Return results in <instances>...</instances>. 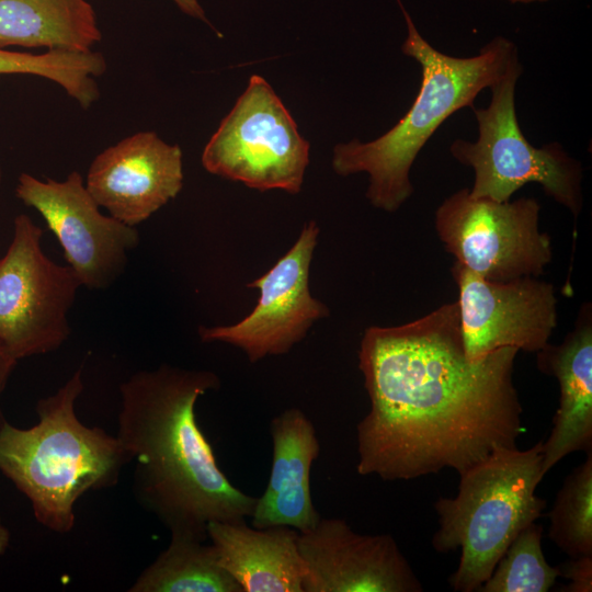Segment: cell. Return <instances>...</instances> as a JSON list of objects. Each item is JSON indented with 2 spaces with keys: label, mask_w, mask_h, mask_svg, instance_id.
I'll list each match as a JSON object with an SVG mask.
<instances>
[{
  "label": "cell",
  "mask_w": 592,
  "mask_h": 592,
  "mask_svg": "<svg viewBox=\"0 0 592 592\" xmlns=\"http://www.w3.org/2000/svg\"><path fill=\"white\" fill-rule=\"evenodd\" d=\"M519 350L468 358L457 301L396 327H369L358 368L371 400L357 424V473L410 480L458 474L498 447H516L522 406L513 384Z\"/></svg>",
  "instance_id": "6da1fadb"
},
{
  "label": "cell",
  "mask_w": 592,
  "mask_h": 592,
  "mask_svg": "<svg viewBox=\"0 0 592 592\" xmlns=\"http://www.w3.org/2000/svg\"><path fill=\"white\" fill-rule=\"evenodd\" d=\"M18 360L0 342V430L7 422L1 409V396L5 389L7 383L12 374Z\"/></svg>",
  "instance_id": "cb8c5ba5"
},
{
  "label": "cell",
  "mask_w": 592,
  "mask_h": 592,
  "mask_svg": "<svg viewBox=\"0 0 592 592\" xmlns=\"http://www.w3.org/2000/svg\"><path fill=\"white\" fill-rule=\"evenodd\" d=\"M207 537L219 565L243 592H304L307 570L296 530L250 527L246 520L212 521Z\"/></svg>",
  "instance_id": "e0dca14e"
},
{
  "label": "cell",
  "mask_w": 592,
  "mask_h": 592,
  "mask_svg": "<svg viewBox=\"0 0 592 592\" xmlns=\"http://www.w3.org/2000/svg\"><path fill=\"white\" fill-rule=\"evenodd\" d=\"M83 388L79 368L37 401L35 425L21 429L7 421L0 430V471L29 499L36 521L60 534L73 528L78 499L116 485L132 463L116 436L78 419Z\"/></svg>",
  "instance_id": "277c9868"
},
{
  "label": "cell",
  "mask_w": 592,
  "mask_h": 592,
  "mask_svg": "<svg viewBox=\"0 0 592 592\" xmlns=\"http://www.w3.org/2000/svg\"><path fill=\"white\" fill-rule=\"evenodd\" d=\"M511 3H533V2H545V1H548V0H506Z\"/></svg>",
  "instance_id": "4316f807"
},
{
  "label": "cell",
  "mask_w": 592,
  "mask_h": 592,
  "mask_svg": "<svg viewBox=\"0 0 592 592\" xmlns=\"http://www.w3.org/2000/svg\"><path fill=\"white\" fill-rule=\"evenodd\" d=\"M101 38L87 0H0V48L84 53Z\"/></svg>",
  "instance_id": "ac0fdd59"
},
{
  "label": "cell",
  "mask_w": 592,
  "mask_h": 592,
  "mask_svg": "<svg viewBox=\"0 0 592 592\" xmlns=\"http://www.w3.org/2000/svg\"><path fill=\"white\" fill-rule=\"evenodd\" d=\"M557 568L559 570V576L570 581L562 591H592V556L571 558L559 565Z\"/></svg>",
  "instance_id": "603a6c76"
},
{
  "label": "cell",
  "mask_w": 592,
  "mask_h": 592,
  "mask_svg": "<svg viewBox=\"0 0 592 592\" xmlns=\"http://www.w3.org/2000/svg\"><path fill=\"white\" fill-rule=\"evenodd\" d=\"M220 386L209 371L162 364L121 384L116 437L135 462L139 503L170 532L205 542L212 521H241L257 498L219 468L195 418L200 396Z\"/></svg>",
  "instance_id": "7a4b0ae2"
},
{
  "label": "cell",
  "mask_w": 592,
  "mask_h": 592,
  "mask_svg": "<svg viewBox=\"0 0 592 592\" xmlns=\"http://www.w3.org/2000/svg\"><path fill=\"white\" fill-rule=\"evenodd\" d=\"M174 3L185 14L207 22L205 12L201 7L198 0H173Z\"/></svg>",
  "instance_id": "d4e9b609"
},
{
  "label": "cell",
  "mask_w": 592,
  "mask_h": 592,
  "mask_svg": "<svg viewBox=\"0 0 592 592\" xmlns=\"http://www.w3.org/2000/svg\"><path fill=\"white\" fill-rule=\"evenodd\" d=\"M129 592H243L219 565L213 545L171 536L168 547L128 589Z\"/></svg>",
  "instance_id": "d6986e66"
},
{
  "label": "cell",
  "mask_w": 592,
  "mask_h": 592,
  "mask_svg": "<svg viewBox=\"0 0 592 592\" xmlns=\"http://www.w3.org/2000/svg\"><path fill=\"white\" fill-rule=\"evenodd\" d=\"M309 143L266 80L249 79L244 92L206 144V171L264 192L300 191Z\"/></svg>",
  "instance_id": "52a82bcc"
},
{
  "label": "cell",
  "mask_w": 592,
  "mask_h": 592,
  "mask_svg": "<svg viewBox=\"0 0 592 592\" xmlns=\"http://www.w3.org/2000/svg\"><path fill=\"white\" fill-rule=\"evenodd\" d=\"M452 274L469 360L503 348L538 352L549 343L557 326V298L550 283L531 276L487 281L457 262Z\"/></svg>",
  "instance_id": "7c38bea8"
},
{
  "label": "cell",
  "mask_w": 592,
  "mask_h": 592,
  "mask_svg": "<svg viewBox=\"0 0 592 592\" xmlns=\"http://www.w3.org/2000/svg\"><path fill=\"white\" fill-rule=\"evenodd\" d=\"M548 516V536L563 553L592 556V451L566 477Z\"/></svg>",
  "instance_id": "44dd1931"
},
{
  "label": "cell",
  "mask_w": 592,
  "mask_h": 592,
  "mask_svg": "<svg viewBox=\"0 0 592 592\" xmlns=\"http://www.w3.org/2000/svg\"><path fill=\"white\" fill-rule=\"evenodd\" d=\"M106 70L98 52L47 50L43 54L0 48V75H33L59 84L82 109H89L100 96L95 77Z\"/></svg>",
  "instance_id": "ffe728a7"
},
{
  "label": "cell",
  "mask_w": 592,
  "mask_h": 592,
  "mask_svg": "<svg viewBox=\"0 0 592 592\" xmlns=\"http://www.w3.org/2000/svg\"><path fill=\"white\" fill-rule=\"evenodd\" d=\"M537 366L558 380L559 407L553 429L543 442L546 475L570 453L592 451V319L591 306L580 310L574 329L561 344L548 343L537 352Z\"/></svg>",
  "instance_id": "2e32d148"
},
{
  "label": "cell",
  "mask_w": 592,
  "mask_h": 592,
  "mask_svg": "<svg viewBox=\"0 0 592 592\" xmlns=\"http://www.w3.org/2000/svg\"><path fill=\"white\" fill-rule=\"evenodd\" d=\"M183 186L182 150L155 132L128 136L91 162L86 187L112 217L135 227L174 198Z\"/></svg>",
  "instance_id": "5bb4252c"
},
{
  "label": "cell",
  "mask_w": 592,
  "mask_h": 592,
  "mask_svg": "<svg viewBox=\"0 0 592 592\" xmlns=\"http://www.w3.org/2000/svg\"><path fill=\"white\" fill-rule=\"evenodd\" d=\"M543 527L532 523L509 545L480 592H546L554 587L559 570L545 559Z\"/></svg>",
  "instance_id": "7402d4cb"
},
{
  "label": "cell",
  "mask_w": 592,
  "mask_h": 592,
  "mask_svg": "<svg viewBox=\"0 0 592 592\" xmlns=\"http://www.w3.org/2000/svg\"><path fill=\"white\" fill-rule=\"evenodd\" d=\"M11 534L0 516V556L4 555L10 545Z\"/></svg>",
  "instance_id": "484cf974"
},
{
  "label": "cell",
  "mask_w": 592,
  "mask_h": 592,
  "mask_svg": "<svg viewBox=\"0 0 592 592\" xmlns=\"http://www.w3.org/2000/svg\"><path fill=\"white\" fill-rule=\"evenodd\" d=\"M43 229L26 214L0 259V342L19 361L58 350L71 332L68 315L81 283L42 248Z\"/></svg>",
  "instance_id": "9c48e42d"
},
{
  "label": "cell",
  "mask_w": 592,
  "mask_h": 592,
  "mask_svg": "<svg viewBox=\"0 0 592 592\" xmlns=\"http://www.w3.org/2000/svg\"><path fill=\"white\" fill-rule=\"evenodd\" d=\"M397 2L407 25L401 52L419 64L422 75L415 100L384 135L367 143L338 144L332 156L335 173H367V200L389 213L412 195L411 167L435 130L455 112L473 110L477 95L520 62L516 46L503 36L489 41L475 56L446 55L424 39L401 0Z\"/></svg>",
  "instance_id": "3957f363"
},
{
  "label": "cell",
  "mask_w": 592,
  "mask_h": 592,
  "mask_svg": "<svg viewBox=\"0 0 592 592\" xmlns=\"http://www.w3.org/2000/svg\"><path fill=\"white\" fill-rule=\"evenodd\" d=\"M539 203L533 197L496 202L464 187L435 210L434 225L445 249L478 276L492 282L537 277L551 262L553 248L540 232Z\"/></svg>",
  "instance_id": "ba28073f"
},
{
  "label": "cell",
  "mask_w": 592,
  "mask_h": 592,
  "mask_svg": "<svg viewBox=\"0 0 592 592\" xmlns=\"http://www.w3.org/2000/svg\"><path fill=\"white\" fill-rule=\"evenodd\" d=\"M272 467L263 494L257 498L252 526H288L304 533L321 517L310 492V469L320 453L316 429L298 408L284 410L270 422Z\"/></svg>",
  "instance_id": "9a60e30c"
},
{
  "label": "cell",
  "mask_w": 592,
  "mask_h": 592,
  "mask_svg": "<svg viewBox=\"0 0 592 592\" xmlns=\"http://www.w3.org/2000/svg\"><path fill=\"white\" fill-rule=\"evenodd\" d=\"M15 194L41 214L81 285L105 289L123 274L139 234L136 227L100 212L78 171L62 181L21 173Z\"/></svg>",
  "instance_id": "30bf717a"
},
{
  "label": "cell",
  "mask_w": 592,
  "mask_h": 592,
  "mask_svg": "<svg viewBox=\"0 0 592 592\" xmlns=\"http://www.w3.org/2000/svg\"><path fill=\"white\" fill-rule=\"evenodd\" d=\"M1 181H2V168H1V163H0V184H1Z\"/></svg>",
  "instance_id": "83f0119b"
},
{
  "label": "cell",
  "mask_w": 592,
  "mask_h": 592,
  "mask_svg": "<svg viewBox=\"0 0 592 592\" xmlns=\"http://www.w3.org/2000/svg\"><path fill=\"white\" fill-rule=\"evenodd\" d=\"M542 445L496 448L459 474L455 498L436 500L440 526L432 545L439 553L460 549L449 577L455 591H478L516 535L542 515L546 500L536 496L545 476Z\"/></svg>",
  "instance_id": "5b68a950"
},
{
  "label": "cell",
  "mask_w": 592,
  "mask_h": 592,
  "mask_svg": "<svg viewBox=\"0 0 592 592\" xmlns=\"http://www.w3.org/2000/svg\"><path fill=\"white\" fill-rule=\"evenodd\" d=\"M522 71L517 62L490 88L488 106L473 109L477 139L457 138L449 152L474 170L473 197L506 202L525 184L537 183L578 217L583 205L582 166L559 143L537 148L522 133L515 110V87Z\"/></svg>",
  "instance_id": "8992f818"
},
{
  "label": "cell",
  "mask_w": 592,
  "mask_h": 592,
  "mask_svg": "<svg viewBox=\"0 0 592 592\" xmlns=\"http://www.w3.org/2000/svg\"><path fill=\"white\" fill-rule=\"evenodd\" d=\"M304 592H421L422 584L388 534L355 533L344 520L320 517L298 533Z\"/></svg>",
  "instance_id": "4fadbf2b"
},
{
  "label": "cell",
  "mask_w": 592,
  "mask_h": 592,
  "mask_svg": "<svg viewBox=\"0 0 592 592\" xmlns=\"http://www.w3.org/2000/svg\"><path fill=\"white\" fill-rule=\"evenodd\" d=\"M319 227L307 223L293 247L264 275L248 284L260 291L254 309L230 326L200 327L203 342H225L242 350L251 363L281 355L300 342L328 307L309 292V267Z\"/></svg>",
  "instance_id": "8fae6325"
}]
</instances>
